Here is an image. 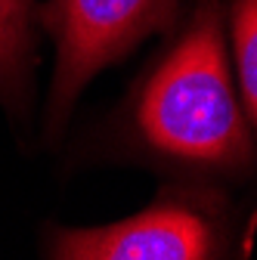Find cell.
Listing matches in <instances>:
<instances>
[{
	"label": "cell",
	"mask_w": 257,
	"mask_h": 260,
	"mask_svg": "<svg viewBox=\"0 0 257 260\" xmlns=\"http://www.w3.org/2000/svg\"><path fill=\"white\" fill-rule=\"evenodd\" d=\"M180 0H47L41 22L56 41V72L44 112L47 143L66 130L84 87L149 35L171 31Z\"/></svg>",
	"instance_id": "3957f363"
},
{
	"label": "cell",
	"mask_w": 257,
	"mask_h": 260,
	"mask_svg": "<svg viewBox=\"0 0 257 260\" xmlns=\"http://www.w3.org/2000/svg\"><path fill=\"white\" fill-rule=\"evenodd\" d=\"M118 146L180 180L220 186L257 174L220 0H196L177 41L137 81L118 118Z\"/></svg>",
	"instance_id": "6da1fadb"
},
{
	"label": "cell",
	"mask_w": 257,
	"mask_h": 260,
	"mask_svg": "<svg viewBox=\"0 0 257 260\" xmlns=\"http://www.w3.org/2000/svg\"><path fill=\"white\" fill-rule=\"evenodd\" d=\"M230 31L236 90L257 140V0H230Z\"/></svg>",
	"instance_id": "5b68a950"
},
{
	"label": "cell",
	"mask_w": 257,
	"mask_h": 260,
	"mask_svg": "<svg viewBox=\"0 0 257 260\" xmlns=\"http://www.w3.org/2000/svg\"><path fill=\"white\" fill-rule=\"evenodd\" d=\"M35 75V10L31 0H0V106L25 118Z\"/></svg>",
	"instance_id": "277c9868"
},
{
	"label": "cell",
	"mask_w": 257,
	"mask_h": 260,
	"mask_svg": "<svg viewBox=\"0 0 257 260\" xmlns=\"http://www.w3.org/2000/svg\"><path fill=\"white\" fill-rule=\"evenodd\" d=\"M217 189L180 180L127 220L53 230L47 260H236L239 223Z\"/></svg>",
	"instance_id": "7a4b0ae2"
}]
</instances>
